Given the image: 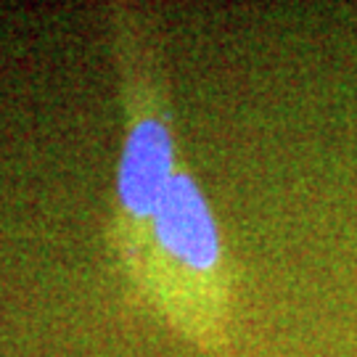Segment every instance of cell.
<instances>
[{
    "instance_id": "6da1fadb",
    "label": "cell",
    "mask_w": 357,
    "mask_h": 357,
    "mask_svg": "<svg viewBox=\"0 0 357 357\" xmlns=\"http://www.w3.org/2000/svg\"><path fill=\"white\" fill-rule=\"evenodd\" d=\"M236 286L220 220L183 159L151 220L130 296L204 357H236Z\"/></svg>"
},
{
    "instance_id": "7a4b0ae2",
    "label": "cell",
    "mask_w": 357,
    "mask_h": 357,
    "mask_svg": "<svg viewBox=\"0 0 357 357\" xmlns=\"http://www.w3.org/2000/svg\"><path fill=\"white\" fill-rule=\"evenodd\" d=\"M109 22L119 72L122 149L116 159L106 243L130 291L141 275L151 220L183 153L167 79L146 16L128 3H114Z\"/></svg>"
}]
</instances>
